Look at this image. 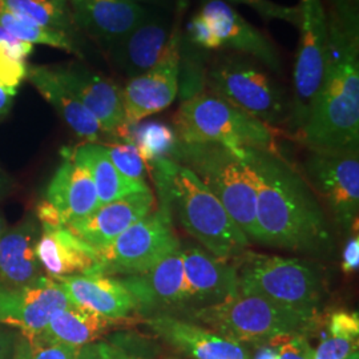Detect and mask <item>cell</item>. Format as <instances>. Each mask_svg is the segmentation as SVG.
Instances as JSON below:
<instances>
[{"label": "cell", "instance_id": "cell-1", "mask_svg": "<svg viewBox=\"0 0 359 359\" xmlns=\"http://www.w3.org/2000/svg\"><path fill=\"white\" fill-rule=\"evenodd\" d=\"M327 46L317 99L297 139L309 151L359 149V0H322Z\"/></svg>", "mask_w": 359, "mask_h": 359}, {"label": "cell", "instance_id": "cell-2", "mask_svg": "<svg viewBox=\"0 0 359 359\" xmlns=\"http://www.w3.org/2000/svg\"><path fill=\"white\" fill-rule=\"evenodd\" d=\"M256 188L257 243L297 253H323L332 233L311 187L281 154L243 148Z\"/></svg>", "mask_w": 359, "mask_h": 359}, {"label": "cell", "instance_id": "cell-3", "mask_svg": "<svg viewBox=\"0 0 359 359\" xmlns=\"http://www.w3.org/2000/svg\"><path fill=\"white\" fill-rule=\"evenodd\" d=\"M163 203L175 208L181 225L213 256L231 259L244 253L249 240L217 197L189 168L172 158L148 164Z\"/></svg>", "mask_w": 359, "mask_h": 359}, {"label": "cell", "instance_id": "cell-4", "mask_svg": "<svg viewBox=\"0 0 359 359\" xmlns=\"http://www.w3.org/2000/svg\"><path fill=\"white\" fill-rule=\"evenodd\" d=\"M179 318L197 323L241 345H269L277 337L306 335L317 330L318 313H304L271 301L237 293L205 308L188 310Z\"/></svg>", "mask_w": 359, "mask_h": 359}, {"label": "cell", "instance_id": "cell-5", "mask_svg": "<svg viewBox=\"0 0 359 359\" xmlns=\"http://www.w3.org/2000/svg\"><path fill=\"white\" fill-rule=\"evenodd\" d=\"M173 121L181 142L258 148L281 154L277 145V129L245 114L209 90H200L185 97Z\"/></svg>", "mask_w": 359, "mask_h": 359}, {"label": "cell", "instance_id": "cell-6", "mask_svg": "<svg viewBox=\"0 0 359 359\" xmlns=\"http://www.w3.org/2000/svg\"><path fill=\"white\" fill-rule=\"evenodd\" d=\"M173 160L189 168L217 197L246 238L257 243L256 188L243 148L180 142Z\"/></svg>", "mask_w": 359, "mask_h": 359}, {"label": "cell", "instance_id": "cell-7", "mask_svg": "<svg viewBox=\"0 0 359 359\" xmlns=\"http://www.w3.org/2000/svg\"><path fill=\"white\" fill-rule=\"evenodd\" d=\"M209 92L271 128L290 123L292 99L269 69L245 55H221L204 79Z\"/></svg>", "mask_w": 359, "mask_h": 359}, {"label": "cell", "instance_id": "cell-8", "mask_svg": "<svg viewBox=\"0 0 359 359\" xmlns=\"http://www.w3.org/2000/svg\"><path fill=\"white\" fill-rule=\"evenodd\" d=\"M238 293L255 295L285 308L318 313L323 286L317 268L298 258L248 252L231 258Z\"/></svg>", "mask_w": 359, "mask_h": 359}, {"label": "cell", "instance_id": "cell-9", "mask_svg": "<svg viewBox=\"0 0 359 359\" xmlns=\"http://www.w3.org/2000/svg\"><path fill=\"white\" fill-rule=\"evenodd\" d=\"M172 210L161 203L158 210L149 213L111 244L96 248V274L135 276L152 269L165 257L181 248L172 226Z\"/></svg>", "mask_w": 359, "mask_h": 359}, {"label": "cell", "instance_id": "cell-10", "mask_svg": "<svg viewBox=\"0 0 359 359\" xmlns=\"http://www.w3.org/2000/svg\"><path fill=\"white\" fill-rule=\"evenodd\" d=\"M299 40L293 69L292 117L295 135L308 120L323 79L327 46L326 16L322 0H299Z\"/></svg>", "mask_w": 359, "mask_h": 359}, {"label": "cell", "instance_id": "cell-11", "mask_svg": "<svg viewBox=\"0 0 359 359\" xmlns=\"http://www.w3.org/2000/svg\"><path fill=\"white\" fill-rule=\"evenodd\" d=\"M304 170L341 226L358 224L359 149L309 151Z\"/></svg>", "mask_w": 359, "mask_h": 359}, {"label": "cell", "instance_id": "cell-12", "mask_svg": "<svg viewBox=\"0 0 359 359\" xmlns=\"http://www.w3.org/2000/svg\"><path fill=\"white\" fill-rule=\"evenodd\" d=\"M72 304L62 285L40 276L23 286L0 285V325L18 329L32 341L46 330L52 317Z\"/></svg>", "mask_w": 359, "mask_h": 359}, {"label": "cell", "instance_id": "cell-13", "mask_svg": "<svg viewBox=\"0 0 359 359\" xmlns=\"http://www.w3.org/2000/svg\"><path fill=\"white\" fill-rule=\"evenodd\" d=\"M136 301V313L144 318L168 314L179 317L192 309V297L184 271L182 246L152 269L121 280Z\"/></svg>", "mask_w": 359, "mask_h": 359}, {"label": "cell", "instance_id": "cell-14", "mask_svg": "<svg viewBox=\"0 0 359 359\" xmlns=\"http://www.w3.org/2000/svg\"><path fill=\"white\" fill-rule=\"evenodd\" d=\"M179 32L172 31L161 60L139 76L130 77L121 88L128 126L142 123L148 116L167 109L180 90Z\"/></svg>", "mask_w": 359, "mask_h": 359}, {"label": "cell", "instance_id": "cell-15", "mask_svg": "<svg viewBox=\"0 0 359 359\" xmlns=\"http://www.w3.org/2000/svg\"><path fill=\"white\" fill-rule=\"evenodd\" d=\"M198 13L212 27L213 50H231L253 57L274 74L283 72L278 50L265 34L250 25L225 0H208Z\"/></svg>", "mask_w": 359, "mask_h": 359}, {"label": "cell", "instance_id": "cell-16", "mask_svg": "<svg viewBox=\"0 0 359 359\" xmlns=\"http://www.w3.org/2000/svg\"><path fill=\"white\" fill-rule=\"evenodd\" d=\"M53 75L97 120L104 133L118 137L127 120L121 88L111 79L79 63L53 65Z\"/></svg>", "mask_w": 359, "mask_h": 359}, {"label": "cell", "instance_id": "cell-17", "mask_svg": "<svg viewBox=\"0 0 359 359\" xmlns=\"http://www.w3.org/2000/svg\"><path fill=\"white\" fill-rule=\"evenodd\" d=\"M168 346L192 359H252L248 347L179 317L161 314L142 320Z\"/></svg>", "mask_w": 359, "mask_h": 359}, {"label": "cell", "instance_id": "cell-18", "mask_svg": "<svg viewBox=\"0 0 359 359\" xmlns=\"http://www.w3.org/2000/svg\"><path fill=\"white\" fill-rule=\"evenodd\" d=\"M152 191L129 194L109 204L100 205L92 215L65 225L84 243L93 248L111 244L133 224L152 213Z\"/></svg>", "mask_w": 359, "mask_h": 359}, {"label": "cell", "instance_id": "cell-19", "mask_svg": "<svg viewBox=\"0 0 359 359\" xmlns=\"http://www.w3.org/2000/svg\"><path fill=\"white\" fill-rule=\"evenodd\" d=\"M170 31L167 20L148 13L137 26L108 46L112 65L124 75L135 77L149 71L164 56Z\"/></svg>", "mask_w": 359, "mask_h": 359}, {"label": "cell", "instance_id": "cell-20", "mask_svg": "<svg viewBox=\"0 0 359 359\" xmlns=\"http://www.w3.org/2000/svg\"><path fill=\"white\" fill-rule=\"evenodd\" d=\"M182 258L192 297L191 310L215 305L238 293L237 271L231 259L213 256L197 246L182 248Z\"/></svg>", "mask_w": 359, "mask_h": 359}, {"label": "cell", "instance_id": "cell-21", "mask_svg": "<svg viewBox=\"0 0 359 359\" xmlns=\"http://www.w3.org/2000/svg\"><path fill=\"white\" fill-rule=\"evenodd\" d=\"M69 8L77 32L108 46L127 35L149 13L128 0H69Z\"/></svg>", "mask_w": 359, "mask_h": 359}, {"label": "cell", "instance_id": "cell-22", "mask_svg": "<svg viewBox=\"0 0 359 359\" xmlns=\"http://www.w3.org/2000/svg\"><path fill=\"white\" fill-rule=\"evenodd\" d=\"M72 305L114 320H132L136 301L121 280L103 274H74L53 278Z\"/></svg>", "mask_w": 359, "mask_h": 359}, {"label": "cell", "instance_id": "cell-23", "mask_svg": "<svg viewBox=\"0 0 359 359\" xmlns=\"http://www.w3.org/2000/svg\"><path fill=\"white\" fill-rule=\"evenodd\" d=\"M35 253L48 277L59 278L74 274H96V248L84 243L67 226L41 229Z\"/></svg>", "mask_w": 359, "mask_h": 359}, {"label": "cell", "instance_id": "cell-24", "mask_svg": "<svg viewBox=\"0 0 359 359\" xmlns=\"http://www.w3.org/2000/svg\"><path fill=\"white\" fill-rule=\"evenodd\" d=\"M46 200L59 210L65 225L90 216L100 206L90 172L68 156L55 172Z\"/></svg>", "mask_w": 359, "mask_h": 359}, {"label": "cell", "instance_id": "cell-25", "mask_svg": "<svg viewBox=\"0 0 359 359\" xmlns=\"http://www.w3.org/2000/svg\"><path fill=\"white\" fill-rule=\"evenodd\" d=\"M38 218L27 216L0 238V277L8 286H23L40 274L35 246L40 237Z\"/></svg>", "mask_w": 359, "mask_h": 359}, {"label": "cell", "instance_id": "cell-26", "mask_svg": "<svg viewBox=\"0 0 359 359\" xmlns=\"http://www.w3.org/2000/svg\"><path fill=\"white\" fill-rule=\"evenodd\" d=\"M27 79L39 90V93L51 104L55 111L67 123V126L86 142H97L103 129L90 111L77 100L53 75L51 67H29Z\"/></svg>", "mask_w": 359, "mask_h": 359}, {"label": "cell", "instance_id": "cell-27", "mask_svg": "<svg viewBox=\"0 0 359 359\" xmlns=\"http://www.w3.org/2000/svg\"><path fill=\"white\" fill-rule=\"evenodd\" d=\"M132 320H114L86 309L71 305L57 311L46 330L35 339L83 347L102 341L104 335Z\"/></svg>", "mask_w": 359, "mask_h": 359}, {"label": "cell", "instance_id": "cell-28", "mask_svg": "<svg viewBox=\"0 0 359 359\" xmlns=\"http://www.w3.org/2000/svg\"><path fill=\"white\" fill-rule=\"evenodd\" d=\"M68 157L90 172L100 205L109 204L133 193L152 191L147 182H135L126 179L112 164L103 144H80Z\"/></svg>", "mask_w": 359, "mask_h": 359}, {"label": "cell", "instance_id": "cell-29", "mask_svg": "<svg viewBox=\"0 0 359 359\" xmlns=\"http://www.w3.org/2000/svg\"><path fill=\"white\" fill-rule=\"evenodd\" d=\"M118 139L135 144L145 167L161 158L173 160L180 144L175 128L160 121L127 126Z\"/></svg>", "mask_w": 359, "mask_h": 359}, {"label": "cell", "instance_id": "cell-30", "mask_svg": "<svg viewBox=\"0 0 359 359\" xmlns=\"http://www.w3.org/2000/svg\"><path fill=\"white\" fill-rule=\"evenodd\" d=\"M0 26L3 27L8 34H11L13 38L20 41H25L32 46L41 44V46L63 50L68 53H75L77 56H81L80 48L77 46L76 38L62 31L41 26L39 23L27 19L25 16L8 11L6 6L0 11Z\"/></svg>", "mask_w": 359, "mask_h": 359}, {"label": "cell", "instance_id": "cell-31", "mask_svg": "<svg viewBox=\"0 0 359 359\" xmlns=\"http://www.w3.org/2000/svg\"><path fill=\"white\" fill-rule=\"evenodd\" d=\"M3 3L8 11L76 38L69 0H3Z\"/></svg>", "mask_w": 359, "mask_h": 359}, {"label": "cell", "instance_id": "cell-32", "mask_svg": "<svg viewBox=\"0 0 359 359\" xmlns=\"http://www.w3.org/2000/svg\"><path fill=\"white\" fill-rule=\"evenodd\" d=\"M32 52V44L13 38L0 26V86L18 90L28 76L27 57Z\"/></svg>", "mask_w": 359, "mask_h": 359}, {"label": "cell", "instance_id": "cell-33", "mask_svg": "<svg viewBox=\"0 0 359 359\" xmlns=\"http://www.w3.org/2000/svg\"><path fill=\"white\" fill-rule=\"evenodd\" d=\"M116 169L126 177L135 182H147V167L142 161L137 148L132 142H112L104 144Z\"/></svg>", "mask_w": 359, "mask_h": 359}, {"label": "cell", "instance_id": "cell-34", "mask_svg": "<svg viewBox=\"0 0 359 359\" xmlns=\"http://www.w3.org/2000/svg\"><path fill=\"white\" fill-rule=\"evenodd\" d=\"M234 3H241L249 6L252 10L261 15L265 20H283L293 26L298 27L299 23V10L298 6L287 7L283 4H277L271 0H231Z\"/></svg>", "mask_w": 359, "mask_h": 359}, {"label": "cell", "instance_id": "cell-35", "mask_svg": "<svg viewBox=\"0 0 359 359\" xmlns=\"http://www.w3.org/2000/svg\"><path fill=\"white\" fill-rule=\"evenodd\" d=\"M269 345L277 348L280 359H314V348L306 335L277 337Z\"/></svg>", "mask_w": 359, "mask_h": 359}, {"label": "cell", "instance_id": "cell-36", "mask_svg": "<svg viewBox=\"0 0 359 359\" xmlns=\"http://www.w3.org/2000/svg\"><path fill=\"white\" fill-rule=\"evenodd\" d=\"M28 344L31 351L29 359H77L81 348L41 339H32L28 341Z\"/></svg>", "mask_w": 359, "mask_h": 359}, {"label": "cell", "instance_id": "cell-37", "mask_svg": "<svg viewBox=\"0 0 359 359\" xmlns=\"http://www.w3.org/2000/svg\"><path fill=\"white\" fill-rule=\"evenodd\" d=\"M79 359H144L115 342L97 341L80 348Z\"/></svg>", "mask_w": 359, "mask_h": 359}, {"label": "cell", "instance_id": "cell-38", "mask_svg": "<svg viewBox=\"0 0 359 359\" xmlns=\"http://www.w3.org/2000/svg\"><path fill=\"white\" fill-rule=\"evenodd\" d=\"M358 339H346L338 337L325 338L314 350V359H346L358 350Z\"/></svg>", "mask_w": 359, "mask_h": 359}, {"label": "cell", "instance_id": "cell-39", "mask_svg": "<svg viewBox=\"0 0 359 359\" xmlns=\"http://www.w3.org/2000/svg\"><path fill=\"white\" fill-rule=\"evenodd\" d=\"M329 333L332 337L358 339V313H348L345 310L335 311L329 318Z\"/></svg>", "mask_w": 359, "mask_h": 359}, {"label": "cell", "instance_id": "cell-40", "mask_svg": "<svg viewBox=\"0 0 359 359\" xmlns=\"http://www.w3.org/2000/svg\"><path fill=\"white\" fill-rule=\"evenodd\" d=\"M36 218L39 224L41 225V229H55V228H63L65 226V221L60 216L59 210L48 203L46 198L39 203L36 206Z\"/></svg>", "mask_w": 359, "mask_h": 359}, {"label": "cell", "instance_id": "cell-41", "mask_svg": "<svg viewBox=\"0 0 359 359\" xmlns=\"http://www.w3.org/2000/svg\"><path fill=\"white\" fill-rule=\"evenodd\" d=\"M342 258V271L345 274H353L359 268V238L358 236L353 237L344 250Z\"/></svg>", "mask_w": 359, "mask_h": 359}, {"label": "cell", "instance_id": "cell-42", "mask_svg": "<svg viewBox=\"0 0 359 359\" xmlns=\"http://www.w3.org/2000/svg\"><path fill=\"white\" fill-rule=\"evenodd\" d=\"M15 345V334L7 326L0 325V359H13Z\"/></svg>", "mask_w": 359, "mask_h": 359}, {"label": "cell", "instance_id": "cell-43", "mask_svg": "<svg viewBox=\"0 0 359 359\" xmlns=\"http://www.w3.org/2000/svg\"><path fill=\"white\" fill-rule=\"evenodd\" d=\"M18 90H8L0 86V118L7 115L13 108V99Z\"/></svg>", "mask_w": 359, "mask_h": 359}, {"label": "cell", "instance_id": "cell-44", "mask_svg": "<svg viewBox=\"0 0 359 359\" xmlns=\"http://www.w3.org/2000/svg\"><path fill=\"white\" fill-rule=\"evenodd\" d=\"M29 344L26 338L22 335L19 341H16L15 351H13V359H29Z\"/></svg>", "mask_w": 359, "mask_h": 359}, {"label": "cell", "instance_id": "cell-45", "mask_svg": "<svg viewBox=\"0 0 359 359\" xmlns=\"http://www.w3.org/2000/svg\"><path fill=\"white\" fill-rule=\"evenodd\" d=\"M252 359H280V357L276 347L264 345V346H258L255 358Z\"/></svg>", "mask_w": 359, "mask_h": 359}, {"label": "cell", "instance_id": "cell-46", "mask_svg": "<svg viewBox=\"0 0 359 359\" xmlns=\"http://www.w3.org/2000/svg\"><path fill=\"white\" fill-rule=\"evenodd\" d=\"M11 191V181L0 170V198L7 196Z\"/></svg>", "mask_w": 359, "mask_h": 359}, {"label": "cell", "instance_id": "cell-47", "mask_svg": "<svg viewBox=\"0 0 359 359\" xmlns=\"http://www.w3.org/2000/svg\"><path fill=\"white\" fill-rule=\"evenodd\" d=\"M6 231H7V224H6L3 216L0 215V238H1V236H3Z\"/></svg>", "mask_w": 359, "mask_h": 359}, {"label": "cell", "instance_id": "cell-48", "mask_svg": "<svg viewBox=\"0 0 359 359\" xmlns=\"http://www.w3.org/2000/svg\"><path fill=\"white\" fill-rule=\"evenodd\" d=\"M346 359H359L358 350L354 351V353H351Z\"/></svg>", "mask_w": 359, "mask_h": 359}, {"label": "cell", "instance_id": "cell-49", "mask_svg": "<svg viewBox=\"0 0 359 359\" xmlns=\"http://www.w3.org/2000/svg\"><path fill=\"white\" fill-rule=\"evenodd\" d=\"M128 1L136 3V4H142V1H149V0H128Z\"/></svg>", "mask_w": 359, "mask_h": 359}, {"label": "cell", "instance_id": "cell-50", "mask_svg": "<svg viewBox=\"0 0 359 359\" xmlns=\"http://www.w3.org/2000/svg\"><path fill=\"white\" fill-rule=\"evenodd\" d=\"M4 8V3H3V0H0V11Z\"/></svg>", "mask_w": 359, "mask_h": 359}, {"label": "cell", "instance_id": "cell-51", "mask_svg": "<svg viewBox=\"0 0 359 359\" xmlns=\"http://www.w3.org/2000/svg\"><path fill=\"white\" fill-rule=\"evenodd\" d=\"M77 359H79V358H77Z\"/></svg>", "mask_w": 359, "mask_h": 359}]
</instances>
